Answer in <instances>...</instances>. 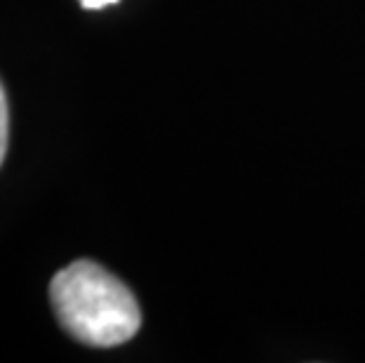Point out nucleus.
I'll use <instances>...</instances> for the list:
<instances>
[{"label": "nucleus", "instance_id": "f257e3e1", "mask_svg": "<svg viewBox=\"0 0 365 363\" xmlns=\"http://www.w3.org/2000/svg\"><path fill=\"white\" fill-rule=\"evenodd\" d=\"M50 302L59 326L90 347H118L142 326V312L128 285L90 260L73 262L54 276Z\"/></svg>", "mask_w": 365, "mask_h": 363}, {"label": "nucleus", "instance_id": "f03ea898", "mask_svg": "<svg viewBox=\"0 0 365 363\" xmlns=\"http://www.w3.org/2000/svg\"><path fill=\"white\" fill-rule=\"evenodd\" d=\"M7 135H10V113H7L5 88H3V83H0V165H3L5 153H7Z\"/></svg>", "mask_w": 365, "mask_h": 363}, {"label": "nucleus", "instance_id": "7ed1b4c3", "mask_svg": "<svg viewBox=\"0 0 365 363\" xmlns=\"http://www.w3.org/2000/svg\"><path fill=\"white\" fill-rule=\"evenodd\" d=\"M113 3H118V0H81V5L85 10H102V7L113 5Z\"/></svg>", "mask_w": 365, "mask_h": 363}]
</instances>
